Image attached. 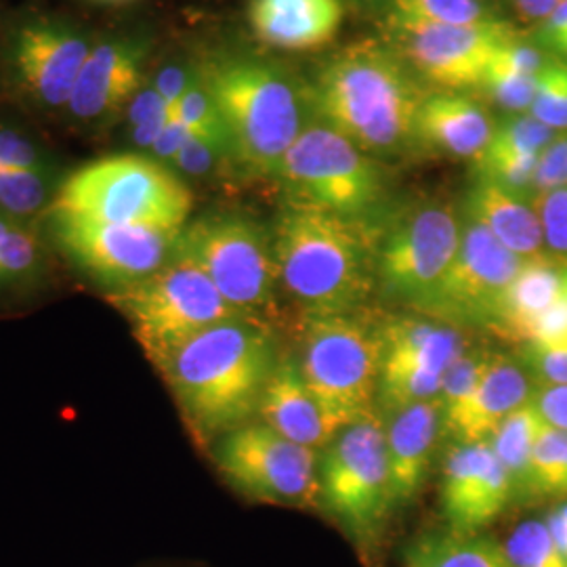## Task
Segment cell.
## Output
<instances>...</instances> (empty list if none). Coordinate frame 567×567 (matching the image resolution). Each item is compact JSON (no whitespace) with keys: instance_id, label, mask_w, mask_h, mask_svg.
<instances>
[{"instance_id":"obj_1","label":"cell","mask_w":567,"mask_h":567,"mask_svg":"<svg viewBox=\"0 0 567 567\" xmlns=\"http://www.w3.org/2000/svg\"><path fill=\"white\" fill-rule=\"evenodd\" d=\"M278 347L264 320L236 318L182 344L158 370L203 444L257 419Z\"/></svg>"},{"instance_id":"obj_2","label":"cell","mask_w":567,"mask_h":567,"mask_svg":"<svg viewBox=\"0 0 567 567\" xmlns=\"http://www.w3.org/2000/svg\"><path fill=\"white\" fill-rule=\"evenodd\" d=\"M271 236L278 286L303 313L353 311L377 292L368 221L288 200Z\"/></svg>"},{"instance_id":"obj_3","label":"cell","mask_w":567,"mask_h":567,"mask_svg":"<svg viewBox=\"0 0 567 567\" xmlns=\"http://www.w3.org/2000/svg\"><path fill=\"white\" fill-rule=\"evenodd\" d=\"M425 95L402 55L365 42L326 61L309 103L320 124L370 156H389L412 145L414 116Z\"/></svg>"},{"instance_id":"obj_4","label":"cell","mask_w":567,"mask_h":567,"mask_svg":"<svg viewBox=\"0 0 567 567\" xmlns=\"http://www.w3.org/2000/svg\"><path fill=\"white\" fill-rule=\"evenodd\" d=\"M194 70L217 105L231 161L252 177H278L303 131L295 82L269 61L234 53L208 55Z\"/></svg>"},{"instance_id":"obj_5","label":"cell","mask_w":567,"mask_h":567,"mask_svg":"<svg viewBox=\"0 0 567 567\" xmlns=\"http://www.w3.org/2000/svg\"><path fill=\"white\" fill-rule=\"evenodd\" d=\"M383 316L360 307L303 313L297 362L305 383L339 431L379 414Z\"/></svg>"},{"instance_id":"obj_6","label":"cell","mask_w":567,"mask_h":567,"mask_svg":"<svg viewBox=\"0 0 567 567\" xmlns=\"http://www.w3.org/2000/svg\"><path fill=\"white\" fill-rule=\"evenodd\" d=\"M192 206V189L171 166L145 154H118L63 177L44 215L182 231Z\"/></svg>"},{"instance_id":"obj_7","label":"cell","mask_w":567,"mask_h":567,"mask_svg":"<svg viewBox=\"0 0 567 567\" xmlns=\"http://www.w3.org/2000/svg\"><path fill=\"white\" fill-rule=\"evenodd\" d=\"M173 257L196 265L244 318L267 320L276 307L274 236L240 210H213L189 219Z\"/></svg>"},{"instance_id":"obj_8","label":"cell","mask_w":567,"mask_h":567,"mask_svg":"<svg viewBox=\"0 0 567 567\" xmlns=\"http://www.w3.org/2000/svg\"><path fill=\"white\" fill-rule=\"evenodd\" d=\"M107 301L156 368L204 330L244 318L196 265L177 257L142 282L107 292Z\"/></svg>"},{"instance_id":"obj_9","label":"cell","mask_w":567,"mask_h":567,"mask_svg":"<svg viewBox=\"0 0 567 567\" xmlns=\"http://www.w3.org/2000/svg\"><path fill=\"white\" fill-rule=\"evenodd\" d=\"M463 219L446 203L410 204L372 225L377 292L416 311L454 261Z\"/></svg>"},{"instance_id":"obj_10","label":"cell","mask_w":567,"mask_h":567,"mask_svg":"<svg viewBox=\"0 0 567 567\" xmlns=\"http://www.w3.org/2000/svg\"><path fill=\"white\" fill-rule=\"evenodd\" d=\"M276 179L284 183L288 200L351 221H368L385 203L381 164L320 122L305 126Z\"/></svg>"},{"instance_id":"obj_11","label":"cell","mask_w":567,"mask_h":567,"mask_svg":"<svg viewBox=\"0 0 567 567\" xmlns=\"http://www.w3.org/2000/svg\"><path fill=\"white\" fill-rule=\"evenodd\" d=\"M318 480L320 505L355 543L372 547L393 507L383 416L343 426L320 452Z\"/></svg>"},{"instance_id":"obj_12","label":"cell","mask_w":567,"mask_h":567,"mask_svg":"<svg viewBox=\"0 0 567 567\" xmlns=\"http://www.w3.org/2000/svg\"><path fill=\"white\" fill-rule=\"evenodd\" d=\"M213 456L225 482L248 501L284 507L320 505V452L286 440L261 421L225 433L215 442Z\"/></svg>"},{"instance_id":"obj_13","label":"cell","mask_w":567,"mask_h":567,"mask_svg":"<svg viewBox=\"0 0 567 567\" xmlns=\"http://www.w3.org/2000/svg\"><path fill=\"white\" fill-rule=\"evenodd\" d=\"M55 246L107 292L128 288L173 259L179 231L44 215Z\"/></svg>"},{"instance_id":"obj_14","label":"cell","mask_w":567,"mask_h":567,"mask_svg":"<svg viewBox=\"0 0 567 567\" xmlns=\"http://www.w3.org/2000/svg\"><path fill=\"white\" fill-rule=\"evenodd\" d=\"M524 261V257L511 252L486 227L463 219L458 252L416 313L463 332L473 328L489 332L501 297Z\"/></svg>"},{"instance_id":"obj_15","label":"cell","mask_w":567,"mask_h":567,"mask_svg":"<svg viewBox=\"0 0 567 567\" xmlns=\"http://www.w3.org/2000/svg\"><path fill=\"white\" fill-rule=\"evenodd\" d=\"M93 44L68 21L30 18L18 23L9 39V65L21 95L41 110H65Z\"/></svg>"},{"instance_id":"obj_16","label":"cell","mask_w":567,"mask_h":567,"mask_svg":"<svg viewBox=\"0 0 567 567\" xmlns=\"http://www.w3.org/2000/svg\"><path fill=\"white\" fill-rule=\"evenodd\" d=\"M402 58L437 91L480 89L498 49L517 32L501 20L471 25H414L398 30Z\"/></svg>"},{"instance_id":"obj_17","label":"cell","mask_w":567,"mask_h":567,"mask_svg":"<svg viewBox=\"0 0 567 567\" xmlns=\"http://www.w3.org/2000/svg\"><path fill=\"white\" fill-rule=\"evenodd\" d=\"M511 501H515L513 482L489 442L456 444L447 452L442 508L452 532L480 534Z\"/></svg>"},{"instance_id":"obj_18","label":"cell","mask_w":567,"mask_h":567,"mask_svg":"<svg viewBox=\"0 0 567 567\" xmlns=\"http://www.w3.org/2000/svg\"><path fill=\"white\" fill-rule=\"evenodd\" d=\"M147 49V42L137 37L95 42L74 84L68 114L86 124L124 114L145 82Z\"/></svg>"},{"instance_id":"obj_19","label":"cell","mask_w":567,"mask_h":567,"mask_svg":"<svg viewBox=\"0 0 567 567\" xmlns=\"http://www.w3.org/2000/svg\"><path fill=\"white\" fill-rule=\"evenodd\" d=\"M496 121L461 91H431L416 110L412 145L437 156L475 163L492 140Z\"/></svg>"},{"instance_id":"obj_20","label":"cell","mask_w":567,"mask_h":567,"mask_svg":"<svg viewBox=\"0 0 567 567\" xmlns=\"http://www.w3.org/2000/svg\"><path fill=\"white\" fill-rule=\"evenodd\" d=\"M386 468L393 507L410 503L425 484L440 442L442 412L433 402L410 405L383 416Z\"/></svg>"},{"instance_id":"obj_21","label":"cell","mask_w":567,"mask_h":567,"mask_svg":"<svg viewBox=\"0 0 567 567\" xmlns=\"http://www.w3.org/2000/svg\"><path fill=\"white\" fill-rule=\"evenodd\" d=\"M257 421L286 440L322 452L339 433L305 383L297 355H280L265 386Z\"/></svg>"},{"instance_id":"obj_22","label":"cell","mask_w":567,"mask_h":567,"mask_svg":"<svg viewBox=\"0 0 567 567\" xmlns=\"http://www.w3.org/2000/svg\"><path fill=\"white\" fill-rule=\"evenodd\" d=\"M248 23L267 47L311 51L337 37L343 4L341 0H250Z\"/></svg>"},{"instance_id":"obj_23","label":"cell","mask_w":567,"mask_h":567,"mask_svg":"<svg viewBox=\"0 0 567 567\" xmlns=\"http://www.w3.org/2000/svg\"><path fill=\"white\" fill-rule=\"evenodd\" d=\"M465 219L486 227L498 243L524 259L545 255L543 219L526 194L473 177L466 192Z\"/></svg>"},{"instance_id":"obj_24","label":"cell","mask_w":567,"mask_h":567,"mask_svg":"<svg viewBox=\"0 0 567 567\" xmlns=\"http://www.w3.org/2000/svg\"><path fill=\"white\" fill-rule=\"evenodd\" d=\"M536 386L519 360L496 353L447 435L456 444L489 442L508 414L532 400Z\"/></svg>"},{"instance_id":"obj_25","label":"cell","mask_w":567,"mask_h":567,"mask_svg":"<svg viewBox=\"0 0 567 567\" xmlns=\"http://www.w3.org/2000/svg\"><path fill=\"white\" fill-rule=\"evenodd\" d=\"M564 297V261L547 255L529 257L511 280L496 309L489 332L522 343L527 328Z\"/></svg>"},{"instance_id":"obj_26","label":"cell","mask_w":567,"mask_h":567,"mask_svg":"<svg viewBox=\"0 0 567 567\" xmlns=\"http://www.w3.org/2000/svg\"><path fill=\"white\" fill-rule=\"evenodd\" d=\"M383 364L421 365L446 372L466 349L465 332L423 313H389L381 322Z\"/></svg>"},{"instance_id":"obj_27","label":"cell","mask_w":567,"mask_h":567,"mask_svg":"<svg viewBox=\"0 0 567 567\" xmlns=\"http://www.w3.org/2000/svg\"><path fill=\"white\" fill-rule=\"evenodd\" d=\"M405 567H513L505 547L482 534L437 532L419 538L405 557Z\"/></svg>"},{"instance_id":"obj_28","label":"cell","mask_w":567,"mask_h":567,"mask_svg":"<svg viewBox=\"0 0 567 567\" xmlns=\"http://www.w3.org/2000/svg\"><path fill=\"white\" fill-rule=\"evenodd\" d=\"M547 426L548 423L540 408L532 398L526 404L519 405L515 412H511L489 437V446L513 482L515 498H522V492L526 486L527 466L532 461L534 447Z\"/></svg>"},{"instance_id":"obj_29","label":"cell","mask_w":567,"mask_h":567,"mask_svg":"<svg viewBox=\"0 0 567 567\" xmlns=\"http://www.w3.org/2000/svg\"><path fill=\"white\" fill-rule=\"evenodd\" d=\"M444 372L421 365L383 364L377 393L381 416H389L410 405L433 402L440 395Z\"/></svg>"},{"instance_id":"obj_30","label":"cell","mask_w":567,"mask_h":567,"mask_svg":"<svg viewBox=\"0 0 567 567\" xmlns=\"http://www.w3.org/2000/svg\"><path fill=\"white\" fill-rule=\"evenodd\" d=\"M522 498H567V431L548 425L534 447Z\"/></svg>"},{"instance_id":"obj_31","label":"cell","mask_w":567,"mask_h":567,"mask_svg":"<svg viewBox=\"0 0 567 567\" xmlns=\"http://www.w3.org/2000/svg\"><path fill=\"white\" fill-rule=\"evenodd\" d=\"M61 179L58 173H25L0 168V213L23 221L49 210Z\"/></svg>"},{"instance_id":"obj_32","label":"cell","mask_w":567,"mask_h":567,"mask_svg":"<svg viewBox=\"0 0 567 567\" xmlns=\"http://www.w3.org/2000/svg\"><path fill=\"white\" fill-rule=\"evenodd\" d=\"M494 355V351L484 347H466L465 351L447 365L440 395L435 400L442 412V425L446 435L458 421L463 408L473 395L475 386L480 385L482 377L486 374L487 365L492 364Z\"/></svg>"},{"instance_id":"obj_33","label":"cell","mask_w":567,"mask_h":567,"mask_svg":"<svg viewBox=\"0 0 567 567\" xmlns=\"http://www.w3.org/2000/svg\"><path fill=\"white\" fill-rule=\"evenodd\" d=\"M389 20L395 30L414 25H471L496 20L480 0H393Z\"/></svg>"},{"instance_id":"obj_34","label":"cell","mask_w":567,"mask_h":567,"mask_svg":"<svg viewBox=\"0 0 567 567\" xmlns=\"http://www.w3.org/2000/svg\"><path fill=\"white\" fill-rule=\"evenodd\" d=\"M555 137L557 131L548 128L547 124L534 118L529 112L508 114L496 121L492 140L477 161L505 156H540Z\"/></svg>"},{"instance_id":"obj_35","label":"cell","mask_w":567,"mask_h":567,"mask_svg":"<svg viewBox=\"0 0 567 567\" xmlns=\"http://www.w3.org/2000/svg\"><path fill=\"white\" fill-rule=\"evenodd\" d=\"M42 265V244L39 236L18 219L0 221V286L32 280Z\"/></svg>"},{"instance_id":"obj_36","label":"cell","mask_w":567,"mask_h":567,"mask_svg":"<svg viewBox=\"0 0 567 567\" xmlns=\"http://www.w3.org/2000/svg\"><path fill=\"white\" fill-rule=\"evenodd\" d=\"M513 567H567L545 519H526L515 527L503 545Z\"/></svg>"},{"instance_id":"obj_37","label":"cell","mask_w":567,"mask_h":567,"mask_svg":"<svg viewBox=\"0 0 567 567\" xmlns=\"http://www.w3.org/2000/svg\"><path fill=\"white\" fill-rule=\"evenodd\" d=\"M529 114L557 133L567 131L566 60L553 55L545 70L536 76V95Z\"/></svg>"},{"instance_id":"obj_38","label":"cell","mask_w":567,"mask_h":567,"mask_svg":"<svg viewBox=\"0 0 567 567\" xmlns=\"http://www.w3.org/2000/svg\"><path fill=\"white\" fill-rule=\"evenodd\" d=\"M173 112L182 118L183 124L189 128L194 137H203L208 142L224 143L229 147V140L225 133L224 122L217 112V105L208 91L204 89L203 82L196 81L183 93L182 100L173 105ZM231 152V147H229Z\"/></svg>"},{"instance_id":"obj_39","label":"cell","mask_w":567,"mask_h":567,"mask_svg":"<svg viewBox=\"0 0 567 567\" xmlns=\"http://www.w3.org/2000/svg\"><path fill=\"white\" fill-rule=\"evenodd\" d=\"M480 89L492 102L507 110L508 114L529 112L536 95V76H524L496 63H489Z\"/></svg>"},{"instance_id":"obj_40","label":"cell","mask_w":567,"mask_h":567,"mask_svg":"<svg viewBox=\"0 0 567 567\" xmlns=\"http://www.w3.org/2000/svg\"><path fill=\"white\" fill-rule=\"evenodd\" d=\"M0 168L25 173H55L51 156L18 128L0 126Z\"/></svg>"},{"instance_id":"obj_41","label":"cell","mask_w":567,"mask_h":567,"mask_svg":"<svg viewBox=\"0 0 567 567\" xmlns=\"http://www.w3.org/2000/svg\"><path fill=\"white\" fill-rule=\"evenodd\" d=\"M225 161H231V152L224 143L208 142L203 137H189L182 152L171 163V168L182 177L204 179L219 171ZM234 163V161H231Z\"/></svg>"},{"instance_id":"obj_42","label":"cell","mask_w":567,"mask_h":567,"mask_svg":"<svg viewBox=\"0 0 567 567\" xmlns=\"http://www.w3.org/2000/svg\"><path fill=\"white\" fill-rule=\"evenodd\" d=\"M534 203L543 219L548 250L567 259V185L536 196Z\"/></svg>"},{"instance_id":"obj_43","label":"cell","mask_w":567,"mask_h":567,"mask_svg":"<svg viewBox=\"0 0 567 567\" xmlns=\"http://www.w3.org/2000/svg\"><path fill=\"white\" fill-rule=\"evenodd\" d=\"M519 344L543 349V351H566L567 349V295L550 305L547 311L527 328L526 337Z\"/></svg>"},{"instance_id":"obj_44","label":"cell","mask_w":567,"mask_h":567,"mask_svg":"<svg viewBox=\"0 0 567 567\" xmlns=\"http://www.w3.org/2000/svg\"><path fill=\"white\" fill-rule=\"evenodd\" d=\"M517 360L526 368L536 389L567 385V349L566 351H543V349L522 344L517 351Z\"/></svg>"},{"instance_id":"obj_45","label":"cell","mask_w":567,"mask_h":567,"mask_svg":"<svg viewBox=\"0 0 567 567\" xmlns=\"http://www.w3.org/2000/svg\"><path fill=\"white\" fill-rule=\"evenodd\" d=\"M553 55H548L547 51L540 47V44H534V42L522 41L519 34H515L513 39H508L496 53V58L492 63L511 70V72H517V74H524V76H538L548 60Z\"/></svg>"},{"instance_id":"obj_46","label":"cell","mask_w":567,"mask_h":567,"mask_svg":"<svg viewBox=\"0 0 567 567\" xmlns=\"http://www.w3.org/2000/svg\"><path fill=\"white\" fill-rule=\"evenodd\" d=\"M564 185H567V131L557 133V137L540 154L532 194L540 196Z\"/></svg>"},{"instance_id":"obj_47","label":"cell","mask_w":567,"mask_h":567,"mask_svg":"<svg viewBox=\"0 0 567 567\" xmlns=\"http://www.w3.org/2000/svg\"><path fill=\"white\" fill-rule=\"evenodd\" d=\"M173 107L168 103L164 102L163 95L154 89V84H143L142 89L137 91V95L131 100V103L126 105L124 110V116L128 122V128L142 124V122L152 121L161 114L171 112Z\"/></svg>"},{"instance_id":"obj_48","label":"cell","mask_w":567,"mask_h":567,"mask_svg":"<svg viewBox=\"0 0 567 567\" xmlns=\"http://www.w3.org/2000/svg\"><path fill=\"white\" fill-rule=\"evenodd\" d=\"M192 137L189 128L183 124L182 118L173 112V118L164 126L163 133L158 135L156 143L152 145V150L147 152V156H152L154 161L171 166L175 161V156L182 152L183 145Z\"/></svg>"},{"instance_id":"obj_49","label":"cell","mask_w":567,"mask_h":567,"mask_svg":"<svg viewBox=\"0 0 567 567\" xmlns=\"http://www.w3.org/2000/svg\"><path fill=\"white\" fill-rule=\"evenodd\" d=\"M194 81H196L194 65L192 68H187V65H166L156 74L152 84L163 95L164 102L173 107L175 103L182 100L183 93L194 84Z\"/></svg>"},{"instance_id":"obj_50","label":"cell","mask_w":567,"mask_h":567,"mask_svg":"<svg viewBox=\"0 0 567 567\" xmlns=\"http://www.w3.org/2000/svg\"><path fill=\"white\" fill-rule=\"evenodd\" d=\"M534 400L548 425L567 431V385L536 389Z\"/></svg>"},{"instance_id":"obj_51","label":"cell","mask_w":567,"mask_h":567,"mask_svg":"<svg viewBox=\"0 0 567 567\" xmlns=\"http://www.w3.org/2000/svg\"><path fill=\"white\" fill-rule=\"evenodd\" d=\"M545 524H547L555 545L559 547L567 559V498L566 501H559L555 507L548 511Z\"/></svg>"},{"instance_id":"obj_52","label":"cell","mask_w":567,"mask_h":567,"mask_svg":"<svg viewBox=\"0 0 567 567\" xmlns=\"http://www.w3.org/2000/svg\"><path fill=\"white\" fill-rule=\"evenodd\" d=\"M517 13L527 21L547 20L548 16L564 2V0H513Z\"/></svg>"},{"instance_id":"obj_53","label":"cell","mask_w":567,"mask_h":567,"mask_svg":"<svg viewBox=\"0 0 567 567\" xmlns=\"http://www.w3.org/2000/svg\"><path fill=\"white\" fill-rule=\"evenodd\" d=\"M567 30V0H564L547 20L540 21V30H538V42L547 41L550 37L566 32Z\"/></svg>"},{"instance_id":"obj_54","label":"cell","mask_w":567,"mask_h":567,"mask_svg":"<svg viewBox=\"0 0 567 567\" xmlns=\"http://www.w3.org/2000/svg\"><path fill=\"white\" fill-rule=\"evenodd\" d=\"M564 292L567 295V259H564Z\"/></svg>"},{"instance_id":"obj_55","label":"cell","mask_w":567,"mask_h":567,"mask_svg":"<svg viewBox=\"0 0 567 567\" xmlns=\"http://www.w3.org/2000/svg\"><path fill=\"white\" fill-rule=\"evenodd\" d=\"M95 2H105V4H121V2H128V0H95Z\"/></svg>"},{"instance_id":"obj_56","label":"cell","mask_w":567,"mask_h":567,"mask_svg":"<svg viewBox=\"0 0 567 567\" xmlns=\"http://www.w3.org/2000/svg\"><path fill=\"white\" fill-rule=\"evenodd\" d=\"M4 217H9V215H4V213H0V221H2V219H4Z\"/></svg>"}]
</instances>
